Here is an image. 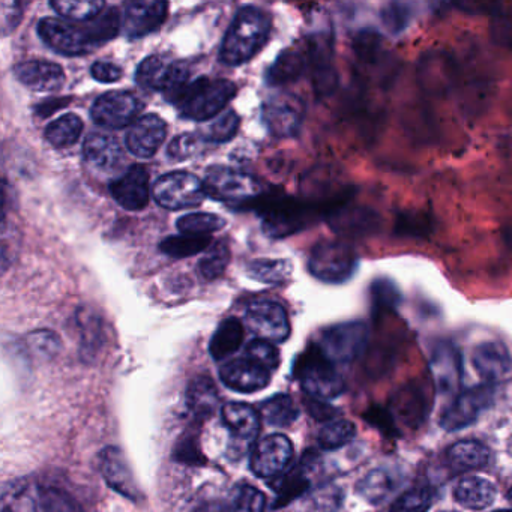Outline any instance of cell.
<instances>
[{
	"label": "cell",
	"mask_w": 512,
	"mask_h": 512,
	"mask_svg": "<svg viewBox=\"0 0 512 512\" xmlns=\"http://www.w3.org/2000/svg\"><path fill=\"white\" fill-rule=\"evenodd\" d=\"M23 19V5L20 2H2V29L4 35L10 34L11 31L19 26Z\"/></svg>",
	"instance_id": "obj_57"
},
{
	"label": "cell",
	"mask_w": 512,
	"mask_h": 512,
	"mask_svg": "<svg viewBox=\"0 0 512 512\" xmlns=\"http://www.w3.org/2000/svg\"><path fill=\"white\" fill-rule=\"evenodd\" d=\"M98 467L110 488L134 502H139L142 499V491H140L133 470L121 449L116 446L104 448L98 455Z\"/></svg>",
	"instance_id": "obj_18"
},
{
	"label": "cell",
	"mask_w": 512,
	"mask_h": 512,
	"mask_svg": "<svg viewBox=\"0 0 512 512\" xmlns=\"http://www.w3.org/2000/svg\"><path fill=\"white\" fill-rule=\"evenodd\" d=\"M221 418L239 443L253 442L260 430V418L253 407L244 403H229L221 409Z\"/></svg>",
	"instance_id": "obj_28"
},
{
	"label": "cell",
	"mask_w": 512,
	"mask_h": 512,
	"mask_svg": "<svg viewBox=\"0 0 512 512\" xmlns=\"http://www.w3.org/2000/svg\"><path fill=\"white\" fill-rule=\"evenodd\" d=\"M244 341V326L236 317L223 320L212 335L209 352L215 361H223L233 353L238 352Z\"/></svg>",
	"instance_id": "obj_32"
},
{
	"label": "cell",
	"mask_w": 512,
	"mask_h": 512,
	"mask_svg": "<svg viewBox=\"0 0 512 512\" xmlns=\"http://www.w3.org/2000/svg\"><path fill=\"white\" fill-rule=\"evenodd\" d=\"M239 125H241V118L238 113L229 110L203 131L202 139L206 142L217 143V145L230 142L238 133Z\"/></svg>",
	"instance_id": "obj_47"
},
{
	"label": "cell",
	"mask_w": 512,
	"mask_h": 512,
	"mask_svg": "<svg viewBox=\"0 0 512 512\" xmlns=\"http://www.w3.org/2000/svg\"><path fill=\"white\" fill-rule=\"evenodd\" d=\"M206 196L226 205H250L262 196L259 182L241 170L211 166L205 175Z\"/></svg>",
	"instance_id": "obj_6"
},
{
	"label": "cell",
	"mask_w": 512,
	"mask_h": 512,
	"mask_svg": "<svg viewBox=\"0 0 512 512\" xmlns=\"http://www.w3.org/2000/svg\"><path fill=\"white\" fill-rule=\"evenodd\" d=\"M358 266V254L343 241L319 242L308 259L311 275L328 284L346 283L356 274Z\"/></svg>",
	"instance_id": "obj_5"
},
{
	"label": "cell",
	"mask_w": 512,
	"mask_h": 512,
	"mask_svg": "<svg viewBox=\"0 0 512 512\" xmlns=\"http://www.w3.org/2000/svg\"><path fill=\"white\" fill-rule=\"evenodd\" d=\"M398 478L391 469H374L356 484V491L371 505H380L397 490Z\"/></svg>",
	"instance_id": "obj_30"
},
{
	"label": "cell",
	"mask_w": 512,
	"mask_h": 512,
	"mask_svg": "<svg viewBox=\"0 0 512 512\" xmlns=\"http://www.w3.org/2000/svg\"><path fill=\"white\" fill-rule=\"evenodd\" d=\"M245 323L260 340L269 343H283L290 335L289 317L277 302H253L245 313Z\"/></svg>",
	"instance_id": "obj_15"
},
{
	"label": "cell",
	"mask_w": 512,
	"mask_h": 512,
	"mask_svg": "<svg viewBox=\"0 0 512 512\" xmlns=\"http://www.w3.org/2000/svg\"><path fill=\"white\" fill-rule=\"evenodd\" d=\"M167 137V125L160 116L145 115L137 119L127 136L128 151L139 158H152L163 145Z\"/></svg>",
	"instance_id": "obj_19"
},
{
	"label": "cell",
	"mask_w": 512,
	"mask_h": 512,
	"mask_svg": "<svg viewBox=\"0 0 512 512\" xmlns=\"http://www.w3.org/2000/svg\"><path fill=\"white\" fill-rule=\"evenodd\" d=\"M295 373L310 397L332 400L344 392V380L317 344H311L295 365Z\"/></svg>",
	"instance_id": "obj_4"
},
{
	"label": "cell",
	"mask_w": 512,
	"mask_h": 512,
	"mask_svg": "<svg viewBox=\"0 0 512 512\" xmlns=\"http://www.w3.org/2000/svg\"><path fill=\"white\" fill-rule=\"evenodd\" d=\"M136 83L149 91H161L173 103L179 92L190 83V71L182 64L166 61L160 56H149L137 67Z\"/></svg>",
	"instance_id": "obj_8"
},
{
	"label": "cell",
	"mask_w": 512,
	"mask_h": 512,
	"mask_svg": "<svg viewBox=\"0 0 512 512\" xmlns=\"http://www.w3.org/2000/svg\"><path fill=\"white\" fill-rule=\"evenodd\" d=\"M38 35L46 46L59 55L82 56L94 49L88 28L61 19L44 17L38 23Z\"/></svg>",
	"instance_id": "obj_11"
},
{
	"label": "cell",
	"mask_w": 512,
	"mask_h": 512,
	"mask_svg": "<svg viewBox=\"0 0 512 512\" xmlns=\"http://www.w3.org/2000/svg\"><path fill=\"white\" fill-rule=\"evenodd\" d=\"M491 37L499 46L512 49V8L508 11H497L491 22Z\"/></svg>",
	"instance_id": "obj_54"
},
{
	"label": "cell",
	"mask_w": 512,
	"mask_h": 512,
	"mask_svg": "<svg viewBox=\"0 0 512 512\" xmlns=\"http://www.w3.org/2000/svg\"><path fill=\"white\" fill-rule=\"evenodd\" d=\"M308 58L301 50L287 49L278 55L272 67L269 68L266 82L269 86H283L295 82L304 74Z\"/></svg>",
	"instance_id": "obj_31"
},
{
	"label": "cell",
	"mask_w": 512,
	"mask_h": 512,
	"mask_svg": "<svg viewBox=\"0 0 512 512\" xmlns=\"http://www.w3.org/2000/svg\"><path fill=\"white\" fill-rule=\"evenodd\" d=\"M509 499H511V500H512V490H511V491H509Z\"/></svg>",
	"instance_id": "obj_62"
},
{
	"label": "cell",
	"mask_w": 512,
	"mask_h": 512,
	"mask_svg": "<svg viewBox=\"0 0 512 512\" xmlns=\"http://www.w3.org/2000/svg\"><path fill=\"white\" fill-rule=\"evenodd\" d=\"M431 370H433L440 391H454L460 383V352L451 343L437 344L434 347L433 358H431Z\"/></svg>",
	"instance_id": "obj_27"
},
{
	"label": "cell",
	"mask_w": 512,
	"mask_h": 512,
	"mask_svg": "<svg viewBox=\"0 0 512 512\" xmlns=\"http://www.w3.org/2000/svg\"><path fill=\"white\" fill-rule=\"evenodd\" d=\"M211 236L178 235L164 239L160 250L173 259L196 256L211 247Z\"/></svg>",
	"instance_id": "obj_40"
},
{
	"label": "cell",
	"mask_w": 512,
	"mask_h": 512,
	"mask_svg": "<svg viewBox=\"0 0 512 512\" xmlns=\"http://www.w3.org/2000/svg\"><path fill=\"white\" fill-rule=\"evenodd\" d=\"M272 485H275L272 488L278 494V499L274 506L275 508H281V506L287 505V503L302 496L310 488V481H308L307 475H305L304 466H299L290 470L287 475L278 476V481Z\"/></svg>",
	"instance_id": "obj_41"
},
{
	"label": "cell",
	"mask_w": 512,
	"mask_h": 512,
	"mask_svg": "<svg viewBox=\"0 0 512 512\" xmlns=\"http://www.w3.org/2000/svg\"><path fill=\"white\" fill-rule=\"evenodd\" d=\"M218 403V392L209 377H196L188 386L187 404L196 418L206 419L215 412Z\"/></svg>",
	"instance_id": "obj_33"
},
{
	"label": "cell",
	"mask_w": 512,
	"mask_h": 512,
	"mask_svg": "<svg viewBox=\"0 0 512 512\" xmlns=\"http://www.w3.org/2000/svg\"><path fill=\"white\" fill-rule=\"evenodd\" d=\"M308 59L313 67L314 86L317 94L329 95L337 86V74L332 67V47L326 38L316 37L308 47Z\"/></svg>",
	"instance_id": "obj_26"
},
{
	"label": "cell",
	"mask_w": 512,
	"mask_h": 512,
	"mask_svg": "<svg viewBox=\"0 0 512 512\" xmlns=\"http://www.w3.org/2000/svg\"><path fill=\"white\" fill-rule=\"evenodd\" d=\"M28 344L32 353L43 359L53 358L61 349V341H59L58 335L53 334L52 331L34 332L29 335Z\"/></svg>",
	"instance_id": "obj_53"
},
{
	"label": "cell",
	"mask_w": 512,
	"mask_h": 512,
	"mask_svg": "<svg viewBox=\"0 0 512 512\" xmlns=\"http://www.w3.org/2000/svg\"><path fill=\"white\" fill-rule=\"evenodd\" d=\"M367 340L368 328L365 323L346 322L325 329L317 346L334 364H349L364 352Z\"/></svg>",
	"instance_id": "obj_10"
},
{
	"label": "cell",
	"mask_w": 512,
	"mask_h": 512,
	"mask_svg": "<svg viewBox=\"0 0 512 512\" xmlns=\"http://www.w3.org/2000/svg\"><path fill=\"white\" fill-rule=\"evenodd\" d=\"M448 458L458 470L481 469L490 460V451L478 440H461L449 448Z\"/></svg>",
	"instance_id": "obj_34"
},
{
	"label": "cell",
	"mask_w": 512,
	"mask_h": 512,
	"mask_svg": "<svg viewBox=\"0 0 512 512\" xmlns=\"http://www.w3.org/2000/svg\"><path fill=\"white\" fill-rule=\"evenodd\" d=\"M496 512H512V511H509V509H502V511H496Z\"/></svg>",
	"instance_id": "obj_61"
},
{
	"label": "cell",
	"mask_w": 512,
	"mask_h": 512,
	"mask_svg": "<svg viewBox=\"0 0 512 512\" xmlns=\"http://www.w3.org/2000/svg\"><path fill=\"white\" fill-rule=\"evenodd\" d=\"M263 124L274 137H293L304 121V104L293 95H275L263 104Z\"/></svg>",
	"instance_id": "obj_16"
},
{
	"label": "cell",
	"mask_w": 512,
	"mask_h": 512,
	"mask_svg": "<svg viewBox=\"0 0 512 512\" xmlns=\"http://www.w3.org/2000/svg\"><path fill=\"white\" fill-rule=\"evenodd\" d=\"M167 2H131L125 7L124 32L128 38H143L161 28L167 19Z\"/></svg>",
	"instance_id": "obj_21"
},
{
	"label": "cell",
	"mask_w": 512,
	"mask_h": 512,
	"mask_svg": "<svg viewBox=\"0 0 512 512\" xmlns=\"http://www.w3.org/2000/svg\"><path fill=\"white\" fill-rule=\"evenodd\" d=\"M494 400L493 383L475 386L461 392L454 403L445 410L440 425L446 431H458L461 428L469 427L470 424L479 418L484 410L491 406Z\"/></svg>",
	"instance_id": "obj_13"
},
{
	"label": "cell",
	"mask_w": 512,
	"mask_h": 512,
	"mask_svg": "<svg viewBox=\"0 0 512 512\" xmlns=\"http://www.w3.org/2000/svg\"><path fill=\"white\" fill-rule=\"evenodd\" d=\"M14 76L35 92H56L65 85L64 68L47 61H25L14 65Z\"/></svg>",
	"instance_id": "obj_23"
},
{
	"label": "cell",
	"mask_w": 512,
	"mask_h": 512,
	"mask_svg": "<svg viewBox=\"0 0 512 512\" xmlns=\"http://www.w3.org/2000/svg\"><path fill=\"white\" fill-rule=\"evenodd\" d=\"M50 7L59 14V16L65 17V19L73 20V22H91V20L97 19L107 5L100 0H85V2H79V0H53L50 2Z\"/></svg>",
	"instance_id": "obj_39"
},
{
	"label": "cell",
	"mask_w": 512,
	"mask_h": 512,
	"mask_svg": "<svg viewBox=\"0 0 512 512\" xmlns=\"http://www.w3.org/2000/svg\"><path fill=\"white\" fill-rule=\"evenodd\" d=\"M307 409L308 412L311 413V416L316 418L317 421H328V419L334 418L335 416V409H332L329 404L323 403L322 400H316V398L313 397L307 401Z\"/></svg>",
	"instance_id": "obj_59"
},
{
	"label": "cell",
	"mask_w": 512,
	"mask_h": 512,
	"mask_svg": "<svg viewBox=\"0 0 512 512\" xmlns=\"http://www.w3.org/2000/svg\"><path fill=\"white\" fill-rule=\"evenodd\" d=\"M473 365L487 383L502 379L511 370V355L500 341H485L473 350Z\"/></svg>",
	"instance_id": "obj_25"
},
{
	"label": "cell",
	"mask_w": 512,
	"mask_h": 512,
	"mask_svg": "<svg viewBox=\"0 0 512 512\" xmlns=\"http://www.w3.org/2000/svg\"><path fill=\"white\" fill-rule=\"evenodd\" d=\"M142 109V101L131 92L110 91L97 98L91 109V118L100 127L121 130L133 125Z\"/></svg>",
	"instance_id": "obj_12"
},
{
	"label": "cell",
	"mask_w": 512,
	"mask_h": 512,
	"mask_svg": "<svg viewBox=\"0 0 512 512\" xmlns=\"http://www.w3.org/2000/svg\"><path fill=\"white\" fill-rule=\"evenodd\" d=\"M260 413L269 425L289 427L298 419L299 410L295 401L287 394H278L263 401Z\"/></svg>",
	"instance_id": "obj_37"
},
{
	"label": "cell",
	"mask_w": 512,
	"mask_h": 512,
	"mask_svg": "<svg viewBox=\"0 0 512 512\" xmlns=\"http://www.w3.org/2000/svg\"><path fill=\"white\" fill-rule=\"evenodd\" d=\"M202 137L197 134H182V136L175 137L172 142L167 146V155L173 161L190 160L194 155L199 154L202 149Z\"/></svg>",
	"instance_id": "obj_52"
},
{
	"label": "cell",
	"mask_w": 512,
	"mask_h": 512,
	"mask_svg": "<svg viewBox=\"0 0 512 512\" xmlns=\"http://www.w3.org/2000/svg\"><path fill=\"white\" fill-rule=\"evenodd\" d=\"M455 500L464 508L479 509L488 508L496 499V487L487 479L479 476H466L458 482L454 490Z\"/></svg>",
	"instance_id": "obj_29"
},
{
	"label": "cell",
	"mask_w": 512,
	"mask_h": 512,
	"mask_svg": "<svg viewBox=\"0 0 512 512\" xmlns=\"http://www.w3.org/2000/svg\"><path fill=\"white\" fill-rule=\"evenodd\" d=\"M176 460L182 461L187 464H205L206 458L203 457L200 451L197 437L190 434V436L182 437L178 442L175 449Z\"/></svg>",
	"instance_id": "obj_55"
},
{
	"label": "cell",
	"mask_w": 512,
	"mask_h": 512,
	"mask_svg": "<svg viewBox=\"0 0 512 512\" xmlns=\"http://www.w3.org/2000/svg\"><path fill=\"white\" fill-rule=\"evenodd\" d=\"M266 497L262 491L251 485H238L224 503V512H263Z\"/></svg>",
	"instance_id": "obj_42"
},
{
	"label": "cell",
	"mask_w": 512,
	"mask_h": 512,
	"mask_svg": "<svg viewBox=\"0 0 512 512\" xmlns=\"http://www.w3.org/2000/svg\"><path fill=\"white\" fill-rule=\"evenodd\" d=\"M236 92L238 88L230 80L199 77L188 83L172 104L188 121H209L235 98Z\"/></svg>",
	"instance_id": "obj_3"
},
{
	"label": "cell",
	"mask_w": 512,
	"mask_h": 512,
	"mask_svg": "<svg viewBox=\"0 0 512 512\" xmlns=\"http://www.w3.org/2000/svg\"><path fill=\"white\" fill-rule=\"evenodd\" d=\"M4 512H41L40 487L22 481L5 488Z\"/></svg>",
	"instance_id": "obj_36"
},
{
	"label": "cell",
	"mask_w": 512,
	"mask_h": 512,
	"mask_svg": "<svg viewBox=\"0 0 512 512\" xmlns=\"http://www.w3.org/2000/svg\"><path fill=\"white\" fill-rule=\"evenodd\" d=\"M355 436V425L346 421V419H338V421H332L331 424L325 425L320 430L317 440H319L320 448L326 449V451H334V449L352 442Z\"/></svg>",
	"instance_id": "obj_45"
},
{
	"label": "cell",
	"mask_w": 512,
	"mask_h": 512,
	"mask_svg": "<svg viewBox=\"0 0 512 512\" xmlns=\"http://www.w3.org/2000/svg\"><path fill=\"white\" fill-rule=\"evenodd\" d=\"M293 445L284 434H269L259 440L251 454L250 469L259 478H278L292 463Z\"/></svg>",
	"instance_id": "obj_14"
},
{
	"label": "cell",
	"mask_w": 512,
	"mask_h": 512,
	"mask_svg": "<svg viewBox=\"0 0 512 512\" xmlns=\"http://www.w3.org/2000/svg\"><path fill=\"white\" fill-rule=\"evenodd\" d=\"M220 379L233 391L256 392L269 385L271 371L248 358L233 359L221 367Z\"/></svg>",
	"instance_id": "obj_22"
},
{
	"label": "cell",
	"mask_w": 512,
	"mask_h": 512,
	"mask_svg": "<svg viewBox=\"0 0 512 512\" xmlns=\"http://www.w3.org/2000/svg\"><path fill=\"white\" fill-rule=\"evenodd\" d=\"M371 293H373V299L376 304L386 305V307H394L398 299H400V292H398L397 287H395L391 280H386V278L374 281Z\"/></svg>",
	"instance_id": "obj_56"
},
{
	"label": "cell",
	"mask_w": 512,
	"mask_h": 512,
	"mask_svg": "<svg viewBox=\"0 0 512 512\" xmlns=\"http://www.w3.org/2000/svg\"><path fill=\"white\" fill-rule=\"evenodd\" d=\"M70 101V98H64V100H62V98H50V100L43 101L40 106L35 107V112H37L38 116H41V118H47V116L53 115L56 110L67 106Z\"/></svg>",
	"instance_id": "obj_60"
},
{
	"label": "cell",
	"mask_w": 512,
	"mask_h": 512,
	"mask_svg": "<svg viewBox=\"0 0 512 512\" xmlns=\"http://www.w3.org/2000/svg\"><path fill=\"white\" fill-rule=\"evenodd\" d=\"M293 266L286 259H257L248 265V275L265 284H280L292 275Z\"/></svg>",
	"instance_id": "obj_38"
},
{
	"label": "cell",
	"mask_w": 512,
	"mask_h": 512,
	"mask_svg": "<svg viewBox=\"0 0 512 512\" xmlns=\"http://www.w3.org/2000/svg\"><path fill=\"white\" fill-rule=\"evenodd\" d=\"M271 17L262 8L247 5L236 13L221 44L220 59L224 65L239 67L254 58L268 41Z\"/></svg>",
	"instance_id": "obj_1"
},
{
	"label": "cell",
	"mask_w": 512,
	"mask_h": 512,
	"mask_svg": "<svg viewBox=\"0 0 512 512\" xmlns=\"http://www.w3.org/2000/svg\"><path fill=\"white\" fill-rule=\"evenodd\" d=\"M326 217L331 229L346 238H365L374 235L382 226V218L374 209L349 202L332 209Z\"/></svg>",
	"instance_id": "obj_17"
},
{
	"label": "cell",
	"mask_w": 512,
	"mask_h": 512,
	"mask_svg": "<svg viewBox=\"0 0 512 512\" xmlns=\"http://www.w3.org/2000/svg\"><path fill=\"white\" fill-rule=\"evenodd\" d=\"M154 197L161 208L170 211L193 208L205 199V185L193 173H166L155 182Z\"/></svg>",
	"instance_id": "obj_9"
},
{
	"label": "cell",
	"mask_w": 512,
	"mask_h": 512,
	"mask_svg": "<svg viewBox=\"0 0 512 512\" xmlns=\"http://www.w3.org/2000/svg\"><path fill=\"white\" fill-rule=\"evenodd\" d=\"M413 17H415V5L412 4H388L380 13L383 26L392 35L406 31Z\"/></svg>",
	"instance_id": "obj_49"
},
{
	"label": "cell",
	"mask_w": 512,
	"mask_h": 512,
	"mask_svg": "<svg viewBox=\"0 0 512 512\" xmlns=\"http://www.w3.org/2000/svg\"><path fill=\"white\" fill-rule=\"evenodd\" d=\"M83 158L91 169L101 173L115 172L122 161L124 152L115 137L94 133L86 137Z\"/></svg>",
	"instance_id": "obj_24"
},
{
	"label": "cell",
	"mask_w": 512,
	"mask_h": 512,
	"mask_svg": "<svg viewBox=\"0 0 512 512\" xmlns=\"http://www.w3.org/2000/svg\"><path fill=\"white\" fill-rule=\"evenodd\" d=\"M89 37L94 47L101 46L107 41L113 40L121 29V17L115 7H107L97 19L91 20L86 25Z\"/></svg>",
	"instance_id": "obj_44"
},
{
	"label": "cell",
	"mask_w": 512,
	"mask_h": 512,
	"mask_svg": "<svg viewBox=\"0 0 512 512\" xmlns=\"http://www.w3.org/2000/svg\"><path fill=\"white\" fill-rule=\"evenodd\" d=\"M226 226V220L220 215L205 214V212H196V214H187L176 221L181 235L191 236H209V233L218 232Z\"/></svg>",
	"instance_id": "obj_43"
},
{
	"label": "cell",
	"mask_w": 512,
	"mask_h": 512,
	"mask_svg": "<svg viewBox=\"0 0 512 512\" xmlns=\"http://www.w3.org/2000/svg\"><path fill=\"white\" fill-rule=\"evenodd\" d=\"M434 493L431 488L418 487L406 491L392 503L389 512H427L433 505Z\"/></svg>",
	"instance_id": "obj_50"
},
{
	"label": "cell",
	"mask_w": 512,
	"mask_h": 512,
	"mask_svg": "<svg viewBox=\"0 0 512 512\" xmlns=\"http://www.w3.org/2000/svg\"><path fill=\"white\" fill-rule=\"evenodd\" d=\"M245 358L257 362L269 371L277 370L280 365V353H278L277 347L269 341L260 340V338L247 344Z\"/></svg>",
	"instance_id": "obj_51"
},
{
	"label": "cell",
	"mask_w": 512,
	"mask_h": 512,
	"mask_svg": "<svg viewBox=\"0 0 512 512\" xmlns=\"http://www.w3.org/2000/svg\"><path fill=\"white\" fill-rule=\"evenodd\" d=\"M91 74L97 82L115 83L122 77V70L112 62L97 61L91 67Z\"/></svg>",
	"instance_id": "obj_58"
},
{
	"label": "cell",
	"mask_w": 512,
	"mask_h": 512,
	"mask_svg": "<svg viewBox=\"0 0 512 512\" xmlns=\"http://www.w3.org/2000/svg\"><path fill=\"white\" fill-rule=\"evenodd\" d=\"M110 194L127 211H142L149 202V173L136 164L110 184Z\"/></svg>",
	"instance_id": "obj_20"
},
{
	"label": "cell",
	"mask_w": 512,
	"mask_h": 512,
	"mask_svg": "<svg viewBox=\"0 0 512 512\" xmlns=\"http://www.w3.org/2000/svg\"><path fill=\"white\" fill-rule=\"evenodd\" d=\"M41 512H85L67 491L56 487H40Z\"/></svg>",
	"instance_id": "obj_48"
},
{
	"label": "cell",
	"mask_w": 512,
	"mask_h": 512,
	"mask_svg": "<svg viewBox=\"0 0 512 512\" xmlns=\"http://www.w3.org/2000/svg\"><path fill=\"white\" fill-rule=\"evenodd\" d=\"M230 262V248L224 241L209 248L208 254L199 262V272L205 280H215L226 271Z\"/></svg>",
	"instance_id": "obj_46"
},
{
	"label": "cell",
	"mask_w": 512,
	"mask_h": 512,
	"mask_svg": "<svg viewBox=\"0 0 512 512\" xmlns=\"http://www.w3.org/2000/svg\"><path fill=\"white\" fill-rule=\"evenodd\" d=\"M82 133V118L74 113H67L47 125L46 139L55 148L64 149L73 146L80 139Z\"/></svg>",
	"instance_id": "obj_35"
},
{
	"label": "cell",
	"mask_w": 512,
	"mask_h": 512,
	"mask_svg": "<svg viewBox=\"0 0 512 512\" xmlns=\"http://www.w3.org/2000/svg\"><path fill=\"white\" fill-rule=\"evenodd\" d=\"M419 88L431 98H445L460 83V67L445 50H430L416 65Z\"/></svg>",
	"instance_id": "obj_7"
},
{
	"label": "cell",
	"mask_w": 512,
	"mask_h": 512,
	"mask_svg": "<svg viewBox=\"0 0 512 512\" xmlns=\"http://www.w3.org/2000/svg\"><path fill=\"white\" fill-rule=\"evenodd\" d=\"M253 203L263 217V233L274 239L295 235L313 224L319 215L325 214L317 203L301 202L293 197H265L262 194Z\"/></svg>",
	"instance_id": "obj_2"
}]
</instances>
